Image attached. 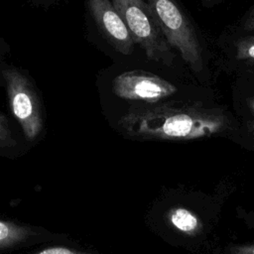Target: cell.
Segmentation results:
<instances>
[{
	"instance_id": "2",
	"label": "cell",
	"mask_w": 254,
	"mask_h": 254,
	"mask_svg": "<svg viewBox=\"0 0 254 254\" xmlns=\"http://www.w3.org/2000/svg\"><path fill=\"white\" fill-rule=\"evenodd\" d=\"M169 45L194 71L203 68V49L196 30L178 0H145Z\"/></svg>"
},
{
	"instance_id": "6",
	"label": "cell",
	"mask_w": 254,
	"mask_h": 254,
	"mask_svg": "<svg viewBox=\"0 0 254 254\" xmlns=\"http://www.w3.org/2000/svg\"><path fill=\"white\" fill-rule=\"evenodd\" d=\"M88 7L96 26L120 54L130 56L134 51L131 33L110 0H88Z\"/></svg>"
},
{
	"instance_id": "4",
	"label": "cell",
	"mask_w": 254,
	"mask_h": 254,
	"mask_svg": "<svg viewBox=\"0 0 254 254\" xmlns=\"http://www.w3.org/2000/svg\"><path fill=\"white\" fill-rule=\"evenodd\" d=\"M11 111L28 140L42 131L43 117L39 98L26 75L17 68L3 71Z\"/></svg>"
},
{
	"instance_id": "5",
	"label": "cell",
	"mask_w": 254,
	"mask_h": 254,
	"mask_svg": "<svg viewBox=\"0 0 254 254\" xmlns=\"http://www.w3.org/2000/svg\"><path fill=\"white\" fill-rule=\"evenodd\" d=\"M112 91L122 99L156 103L175 94L177 87L157 74L134 69L118 74L112 81Z\"/></svg>"
},
{
	"instance_id": "14",
	"label": "cell",
	"mask_w": 254,
	"mask_h": 254,
	"mask_svg": "<svg viewBox=\"0 0 254 254\" xmlns=\"http://www.w3.org/2000/svg\"><path fill=\"white\" fill-rule=\"evenodd\" d=\"M251 118L247 123V128H248V132L249 134L254 138V99L251 100Z\"/></svg>"
},
{
	"instance_id": "9",
	"label": "cell",
	"mask_w": 254,
	"mask_h": 254,
	"mask_svg": "<svg viewBox=\"0 0 254 254\" xmlns=\"http://www.w3.org/2000/svg\"><path fill=\"white\" fill-rule=\"evenodd\" d=\"M235 49L238 60L254 63V36L239 39L235 44Z\"/></svg>"
},
{
	"instance_id": "13",
	"label": "cell",
	"mask_w": 254,
	"mask_h": 254,
	"mask_svg": "<svg viewBox=\"0 0 254 254\" xmlns=\"http://www.w3.org/2000/svg\"><path fill=\"white\" fill-rule=\"evenodd\" d=\"M231 254H254V244L234 246L231 248Z\"/></svg>"
},
{
	"instance_id": "10",
	"label": "cell",
	"mask_w": 254,
	"mask_h": 254,
	"mask_svg": "<svg viewBox=\"0 0 254 254\" xmlns=\"http://www.w3.org/2000/svg\"><path fill=\"white\" fill-rule=\"evenodd\" d=\"M13 139L11 135V131L7 125V121L5 117L0 114V147L10 146L12 145Z\"/></svg>"
},
{
	"instance_id": "11",
	"label": "cell",
	"mask_w": 254,
	"mask_h": 254,
	"mask_svg": "<svg viewBox=\"0 0 254 254\" xmlns=\"http://www.w3.org/2000/svg\"><path fill=\"white\" fill-rule=\"evenodd\" d=\"M36 254H88V253L77 251V250L66 248V247H50Z\"/></svg>"
},
{
	"instance_id": "8",
	"label": "cell",
	"mask_w": 254,
	"mask_h": 254,
	"mask_svg": "<svg viewBox=\"0 0 254 254\" xmlns=\"http://www.w3.org/2000/svg\"><path fill=\"white\" fill-rule=\"evenodd\" d=\"M35 233L29 226L0 219V249L19 244L30 236L35 235Z\"/></svg>"
},
{
	"instance_id": "1",
	"label": "cell",
	"mask_w": 254,
	"mask_h": 254,
	"mask_svg": "<svg viewBox=\"0 0 254 254\" xmlns=\"http://www.w3.org/2000/svg\"><path fill=\"white\" fill-rule=\"evenodd\" d=\"M118 125L127 136L141 140H193L225 131L229 119L218 108L156 102L132 106Z\"/></svg>"
},
{
	"instance_id": "12",
	"label": "cell",
	"mask_w": 254,
	"mask_h": 254,
	"mask_svg": "<svg viewBox=\"0 0 254 254\" xmlns=\"http://www.w3.org/2000/svg\"><path fill=\"white\" fill-rule=\"evenodd\" d=\"M243 29L248 32H254V6L246 14L243 22Z\"/></svg>"
},
{
	"instance_id": "3",
	"label": "cell",
	"mask_w": 254,
	"mask_h": 254,
	"mask_svg": "<svg viewBox=\"0 0 254 254\" xmlns=\"http://www.w3.org/2000/svg\"><path fill=\"white\" fill-rule=\"evenodd\" d=\"M128 27L133 41L148 59L171 65L175 59L173 48L166 41L145 0H110Z\"/></svg>"
},
{
	"instance_id": "15",
	"label": "cell",
	"mask_w": 254,
	"mask_h": 254,
	"mask_svg": "<svg viewBox=\"0 0 254 254\" xmlns=\"http://www.w3.org/2000/svg\"><path fill=\"white\" fill-rule=\"evenodd\" d=\"M204 4L206 5H212V4H216L218 3L220 0H201Z\"/></svg>"
},
{
	"instance_id": "7",
	"label": "cell",
	"mask_w": 254,
	"mask_h": 254,
	"mask_svg": "<svg viewBox=\"0 0 254 254\" xmlns=\"http://www.w3.org/2000/svg\"><path fill=\"white\" fill-rule=\"evenodd\" d=\"M168 220L175 229L185 235L193 236L201 229V222L196 214L185 207L171 208L168 212Z\"/></svg>"
}]
</instances>
